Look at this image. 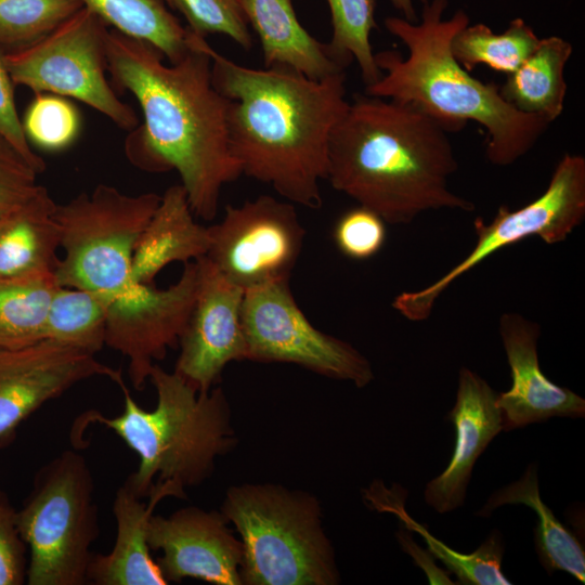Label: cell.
I'll return each mask as SVG.
<instances>
[{
	"instance_id": "cell-1",
	"label": "cell",
	"mask_w": 585,
	"mask_h": 585,
	"mask_svg": "<svg viewBox=\"0 0 585 585\" xmlns=\"http://www.w3.org/2000/svg\"><path fill=\"white\" fill-rule=\"evenodd\" d=\"M187 31L188 51L166 65L155 47L112 29L107 72L143 114L126 139L128 159L147 172L177 171L195 217L211 221L221 190L243 173L230 151L227 100L212 84L208 42Z\"/></svg>"
},
{
	"instance_id": "cell-2",
	"label": "cell",
	"mask_w": 585,
	"mask_h": 585,
	"mask_svg": "<svg viewBox=\"0 0 585 585\" xmlns=\"http://www.w3.org/2000/svg\"><path fill=\"white\" fill-rule=\"evenodd\" d=\"M211 80L227 100L230 151L242 173L292 203L323 204L332 132L349 106L346 73L314 80L287 67L239 65L209 43Z\"/></svg>"
},
{
	"instance_id": "cell-3",
	"label": "cell",
	"mask_w": 585,
	"mask_h": 585,
	"mask_svg": "<svg viewBox=\"0 0 585 585\" xmlns=\"http://www.w3.org/2000/svg\"><path fill=\"white\" fill-rule=\"evenodd\" d=\"M448 133L410 104L356 95L332 132L326 180L389 224L428 210L472 211L448 187L458 168Z\"/></svg>"
},
{
	"instance_id": "cell-4",
	"label": "cell",
	"mask_w": 585,
	"mask_h": 585,
	"mask_svg": "<svg viewBox=\"0 0 585 585\" xmlns=\"http://www.w3.org/2000/svg\"><path fill=\"white\" fill-rule=\"evenodd\" d=\"M447 4L428 1L415 23L396 16L385 20L386 29L404 43L408 55L404 58L396 50L376 53L381 76L365 86L364 94L410 104L450 132L474 121L485 130L489 161L509 166L534 147L550 122L518 112L496 83L474 78L456 61L451 41L469 24V16L458 10L443 18Z\"/></svg>"
},
{
	"instance_id": "cell-5",
	"label": "cell",
	"mask_w": 585,
	"mask_h": 585,
	"mask_svg": "<svg viewBox=\"0 0 585 585\" xmlns=\"http://www.w3.org/2000/svg\"><path fill=\"white\" fill-rule=\"evenodd\" d=\"M148 380L157 394L152 411L142 408L123 384L121 414L107 418L91 410L81 421L103 424L138 454V469L126 483L141 498L148 497L156 482L172 481L183 489L199 485L213 472L216 459L236 444L221 388L199 392L177 372L157 364Z\"/></svg>"
},
{
	"instance_id": "cell-6",
	"label": "cell",
	"mask_w": 585,
	"mask_h": 585,
	"mask_svg": "<svg viewBox=\"0 0 585 585\" xmlns=\"http://www.w3.org/2000/svg\"><path fill=\"white\" fill-rule=\"evenodd\" d=\"M220 511L243 545L242 585H336L334 547L318 499L273 483L227 489Z\"/></svg>"
},
{
	"instance_id": "cell-7",
	"label": "cell",
	"mask_w": 585,
	"mask_h": 585,
	"mask_svg": "<svg viewBox=\"0 0 585 585\" xmlns=\"http://www.w3.org/2000/svg\"><path fill=\"white\" fill-rule=\"evenodd\" d=\"M160 197L153 192L129 195L99 184L90 193L56 204L54 216L64 249L54 273L56 283L113 297V313L143 304L155 286L133 281V253Z\"/></svg>"
},
{
	"instance_id": "cell-8",
	"label": "cell",
	"mask_w": 585,
	"mask_h": 585,
	"mask_svg": "<svg viewBox=\"0 0 585 585\" xmlns=\"http://www.w3.org/2000/svg\"><path fill=\"white\" fill-rule=\"evenodd\" d=\"M16 525L29 549L27 584L87 583L100 526L93 477L81 454L64 451L38 470Z\"/></svg>"
},
{
	"instance_id": "cell-9",
	"label": "cell",
	"mask_w": 585,
	"mask_h": 585,
	"mask_svg": "<svg viewBox=\"0 0 585 585\" xmlns=\"http://www.w3.org/2000/svg\"><path fill=\"white\" fill-rule=\"evenodd\" d=\"M108 26L80 9L39 41L5 52L14 84L38 93L78 100L123 130L139 125L132 106L122 102L106 78Z\"/></svg>"
},
{
	"instance_id": "cell-10",
	"label": "cell",
	"mask_w": 585,
	"mask_h": 585,
	"mask_svg": "<svg viewBox=\"0 0 585 585\" xmlns=\"http://www.w3.org/2000/svg\"><path fill=\"white\" fill-rule=\"evenodd\" d=\"M584 219L585 158L567 153L556 165L543 194L516 210L499 206L487 223L476 218L477 242L472 250L427 287L399 294L391 306L408 321H425L431 315L438 298L454 281L493 253L531 236H538L546 244L561 243Z\"/></svg>"
},
{
	"instance_id": "cell-11",
	"label": "cell",
	"mask_w": 585,
	"mask_h": 585,
	"mask_svg": "<svg viewBox=\"0 0 585 585\" xmlns=\"http://www.w3.org/2000/svg\"><path fill=\"white\" fill-rule=\"evenodd\" d=\"M242 326L246 360L296 364L358 388L374 380L372 365L360 351L310 322L297 304L289 280L246 289Z\"/></svg>"
},
{
	"instance_id": "cell-12",
	"label": "cell",
	"mask_w": 585,
	"mask_h": 585,
	"mask_svg": "<svg viewBox=\"0 0 585 585\" xmlns=\"http://www.w3.org/2000/svg\"><path fill=\"white\" fill-rule=\"evenodd\" d=\"M208 230L206 258L244 290L289 280L306 236L295 205L271 195L227 205L222 219Z\"/></svg>"
},
{
	"instance_id": "cell-13",
	"label": "cell",
	"mask_w": 585,
	"mask_h": 585,
	"mask_svg": "<svg viewBox=\"0 0 585 585\" xmlns=\"http://www.w3.org/2000/svg\"><path fill=\"white\" fill-rule=\"evenodd\" d=\"M95 376L123 385L120 370L101 363L95 354L51 339L0 348V445L46 402Z\"/></svg>"
},
{
	"instance_id": "cell-14",
	"label": "cell",
	"mask_w": 585,
	"mask_h": 585,
	"mask_svg": "<svg viewBox=\"0 0 585 585\" xmlns=\"http://www.w3.org/2000/svg\"><path fill=\"white\" fill-rule=\"evenodd\" d=\"M197 261V295L178 343L174 372L205 392L220 380L230 362L246 360L242 326L245 290L226 280L206 257Z\"/></svg>"
},
{
	"instance_id": "cell-15",
	"label": "cell",
	"mask_w": 585,
	"mask_h": 585,
	"mask_svg": "<svg viewBox=\"0 0 585 585\" xmlns=\"http://www.w3.org/2000/svg\"><path fill=\"white\" fill-rule=\"evenodd\" d=\"M147 543L162 552L157 564L167 584L194 577L216 585H242L243 545L221 511L190 506L168 517L153 515Z\"/></svg>"
},
{
	"instance_id": "cell-16",
	"label": "cell",
	"mask_w": 585,
	"mask_h": 585,
	"mask_svg": "<svg viewBox=\"0 0 585 585\" xmlns=\"http://www.w3.org/2000/svg\"><path fill=\"white\" fill-rule=\"evenodd\" d=\"M198 282V261L186 262L180 278L158 289L146 306L129 314L107 316L105 344L128 359V375L135 390L145 388L155 361L179 343Z\"/></svg>"
},
{
	"instance_id": "cell-17",
	"label": "cell",
	"mask_w": 585,
	"mask_h": 585,
	"mask_svg": "<svg viewBox=\"0 0 585 585\" xmlns=\"http://www.w3.org/2000/svg\"><path fill=\"white\" fill-rule=\"evenodd\" d=\"M499 335L511 373V387L498 393L503 431H510L551 417L581 418L585 400L549 380L537 355L540 325L517 312L499 318Z\"/></svg>"
},
{
	"instance_id": "cell-18",
	"label": "cell",
	"mask_w": 585,
	"mask_h": 585,
	"mask_svg": "<svg viewBox=\"0 0 585 585\" xmlns=\"http://www.w3.org/2000/svg\"><path fill=\"white\" fill-rule=\"evenodd\" d=\"M497 395L477 373L460 368L456 402L447 415L456 431L454 452L444 471L427 483L424 493L437 512H450L464 504L474 463L503 431Z\"/></svg>"
},
{
	"instance_id": "cell-19",
	"label": "cell",
	"mask_w": 585,
	"mask_h": 585,
	"mask_svg": "<svg viewBox=\"0 0 585 585\" xmlns=\"http://www.w3.org/2000/svg\"><path fill=\"white\" fill-rule=\"evenodd\" d=\"M171 496L186 497L184 489L172 481L156 482L147 503H142L126 482L117 490L113 504L115 544L108 554L92 556L88 581L96 585L167 584L152 559L147 531L157 504Z\"/></svg>"
},
{
	"instance_id": "cell-20",
	"label": "cell",
	"mask_w": 585,
	"mask_h": 585,
	"mask_svg": "<svg viewBox=\"0 0 585 585\" xmlns=\"http://www.w3.org/2000/svg\"><path fill=\"white\" fill-rule=\"evenodd\" d=\"M240 4L259 37L265 67H287L314 80L346 73L348 66L329 44L301 25L291 0H240Z\"/></svg>"
},
{
	"instance_id": "cell-21",
	"label": "cell",
	"mask_w": 585,
	"mask_h": 585,
	"mask_svg": "<svg viewBox=\"0 0 585 585\" xmlns=\"http://www.w3.org/2000/svg\"><path fill=\"white\" fill-rule=\"evenodd\" d=\"M210 246L208 226L199 224L181 184L169 186L143 230L133 253L132 278L151 285L173 262L206 257Z\"/></svg>"
},
{
	"instance_id": "cell-22",
	"label": "cell",
	"mask_w": 585,
	"mask_h": 585,
	"mask_svg": "<svg viewBox=\"0 0 585 585\" xmlns=\"http://www.w3.org/2000/svg\"><path fill=\"white\" fill-rule=\"evenodd\" d=\"M56 203L42 186L0 221V280L54 276L61 247Z\"/></svg>"
},
{
	"instance_id": "cell-23",
	"label": "cell",
	"mask_w": 585,
	"mask_h": 585,
	"mask_svg": "<svg viewBox=\"0 0 585 585\" xmlns=\"http://www.w3.org/2000/svg\"><path fill=\"white\" fill-rule=\"evenodd\" d=\"M504 505H525L536 514L535 549L541 564L549 574L563 571L581 583L585 582L584 548L542 500L535 464H530L519 480L495 491L476 515L489 517Z\"/></svg>"
},
{
	"instance_id": "cell-24",
	"label": "cell",
	"mask_w": 585,
	"mask_h": 585,
	"mask_svg": "<svg viewBox=\"0 0 585 585\" xmlns=\"http://www.w3.org/2000/svg\"><path fill=\"white\" fill-rule=\"evenodd\" d=\"M571 43L558 36L542 38L533 53L499 87L502 98L525 115L556 120L567 95L564 68L572 55Z\"/></svg>"
},
{
	"instance_id": "cell-25",
	"label": "cell",
	"mask_w": 585,
	"mask_h": 585,
	"mask_svg": "<svg viewBox=\"0 0 585 585\" xmlns=\"http://www.w3.org/2000/svg\"><path fill=\"white\" fill-rule=\"evenodd\" d=\"M382 492L373 491L368 494V499L379 511L394 514L405 528L421 535L427 543L429 551L434 558L441 560L448 572L456 575L457 584L465 585H509L511 582L502 571L504 556L503 536L497 530H493L487 538L472 552L461 554L451 548L442 541L433 536L428 529L416 522L405 510L404 499L386 490L380 485Z\"/></svg>"
},
{
	"instance_id": "cell-26",
	"label": "cell",
	"mask_w": 585,
	"mask_h": 585,
	"mask_svg": "<svg viewBox=\"0 0 585 585\" xmlns=\"http://www.w3.org/2000/svg\"><path fill=\"white\" fill-rule=\"evenodd\" d=\"M107 26L155 47L170 63L188 51V31L162 0H81Z\"/></svg>"
},
{
	"instance_id": "cell-27",
	"label": "cell",
	"mask_w": 585,
	"mask_h": 585,
	"mask_svg": "<svg viewBox=\"0 0 585 585\" xmlns=\"http://www.w3.org/2000/svg\"><path fill=\"white\" fill-rule=\"evenodd\" d=\"M113 303L108 295L58 285L48 310L44 339L95 354L105 346Z\"/></svg>"
},
{
	"instance_id": "cell-28",
	"label": "cell",
	"mask_w": 585,
	"mask_h": 585,
	"mask_svg": "<svg viewBox=\"0 0 585 585\" xmlns=\"http://www.w3.org/2000/svg\"><path fill=\"white\" fill-rule=\"evenodd\" d=\"M541 38L521 17L509 22L502 34H495L485 24L467 25L451 41L456 61L468 72L478 65L509 75L536 49Z\"/></svg>"
},
{
	"instance_id": "cell-29",
	"label": "cell",
	"mask_w": 585,
	"mask_h": 585,
	"mask_svg": "<svg viewBox=\"0 0 585 585\" xmlns=\"http://www.w3.org/2000/svg\"><path fill=\"white\" fill-rule=\"evenodd\" d=\"M55 276L0 280V348L16 349L44 339Z\"/></svg>"
},
{
	"instance_id": "cell-30",
	"label": "cell",
	"mask_w": 585,
	"mask_h": 585,
	"mask_svg": "<svg viewBox=\"0 0 585 585\" xmlns=\"http://www.w3.org/2000/svg\"><path fill=\"white\" fill-rule=\"evenodd\" d=\"M330 10L333 35L328 42L335 55L347 66L356 61L365 86L376 82L378 68L370 44L377 27L376 0H326Z\"/></svg>"
},
{
	"instance_id": "cell-31",
	"label": "cell",
	"mask_w": 585,
	"mask_h": 585,
	"mask_svg": "<svg viewBox=\"0 0 585 585\" xmlns=\"http://www.w3.org/2000/svg\"><path fill=\"white\" fill-rule=\"evenodd\" d=\"M82 8L81 0H0V46L5 52L26 48Z\"/></svg>"
},
{
	"instance_id": "cell-32",
	"label": "cell",
	"mask_w": 585,
	"mask_h": 585,
	"mask_svg": "<svg viewBox=\"0 0 585 585\" xmlns=\"http://www.w3.org/2000/svg\"><path fill=\"white\" fill-rule=\"evenodd\" d=\"M22 122L29 143L50 152L68 147L80 131V116L75 106L51 93L36 94Z\"/></svg>"
},
{
	"instance_id": "cell-33",
	"label": "cell",
	"mask_w": 585,
	"mask_h": 585,
	"mask_svg": "<svg viewBox=\"0 0 585 585\" xmlns=\"http://www.w3.org/2000/svg\"><path fill=\"white\" fill-rule=\"evenodd\" d=\"M187 22V28L202 37L220 34L240 48H252V36L240 0H162Z\"/></svg>"
},
{
	"instance_id": "cell-34",
	"label": "cell",
	"mask_w": 585,
	"mask_h": 585,
	"mask_svg": "<svg viewBox=\"0 0 585 585\" xmlns=\"http://www.w3.org/2000/svg\"><path fill=\"white\" fill-rule=\"evenodd\" d=\"M386 235L385 220L360 205L346 211L333 231L338 250L353 260H367L377 255L385 245Z\"/></svg>"
},
{
	"instance_id": "cell-35",
	"label": "cell",
	"mask_w": 585,
	"mask_h": 585,
	"mask_svg": "<svg viewBox=\"0 0 585 585\" xmlns=\"http://www.w3.org/2000/svg\"><path fill=\"white\" fill-rule=\"evenodd\" d=\"M37 174L0 135V216L17 208L40 191L42 185L37 183Z\"/></svg>"
},
{
	"instance_id": "cell-36",
	"label": "cell",
	"mask_w": 585,
	"mask_h": 585,
	"mask_svg": "<svg viewBox=\"0 0 585 585\" xmlns=\"http://www.w3.org/2000/svg\"><path fill=\"white\" fill-rule=\"evenodd\" d=\"M5 51L0 46V135H2L39 174L44 171V160L32 152L18 116L14 82L4 62Z\"/></svg>"
},
{
	"instance_id": "cell-37",
	"label": "cell",
	"mask_w": 585,
	"mask_h": 585,
	"mask_svg": "<svg viewBox=\"0 0 585 585\" xmlns=\"http://www.w3.org/2000/svg\"><path fill=\"white\" fill-rule=\"evenodd\" d=\"M26 544L16 525V511L0 497V585H21L27 577Z\"/></svg>"
},
{
	"instance_id": "cell-38",
	"label": "cell",
	"mask_w": 585,
	"mask_h": 585,
	"mask_svg": "<svg viewBox=\"0 0 585 585\" xmlns=\"http://www.w3.org/2000/svg\"><path fill=\"white\" fill-rule=\"evenodd\" d=\"M396 538L402 549L413 558L415 566H418L426 573L430 584H456L446 571L437 567L434 557L429 549L420 548L413 541L408 529H400L396 532Z\"/></svg>"
},
{
	"instance_id": "cell-39",
	"label": "cell",
	"mask_w": 585,
	"mask_h": 585,
	"mask_svg": "<svg viewBox=\"0 0 585 585\" xmlns=\"http://www.w3.org/2000/svg\"><path fill=\"white\" fill-rule=\"evenodd\" d=\"M392 5L400 11L406 21L418 22L416 12L413 6V0H390ZM421 4H426L429 0H419Z\"/></svg>"
},
{
	"instance_id": "cell-40",
	"label": "cell",
	"mask_w": 585,
	"mask_h": 585,
	"mask_svg": "<svg viewBox=\"0 0 585 585\" xmlns=\"http://www.w3.org/2000/svg\"><path fill=\"white\" fill-rule=\"evenodd\" d=\"M3 496H4V494H3L2 491L0 490V497H3Z\"/></svg>"
},
{
	"instance_id": "cell-41",
	"label": "cell",
	"mask_w": 585,
	"mask_h": 585,
	"mask_svg": "<svg viewBox=\"0 0 585 585\" xmlns=\"http://www.w3.org/2000/svg\"><path fill=\"white\" fill-rule=\"evenodd\" d=\"M2 217H3V216H0V221H1V218H2Z\"/></svg>"
}]
</instances>
